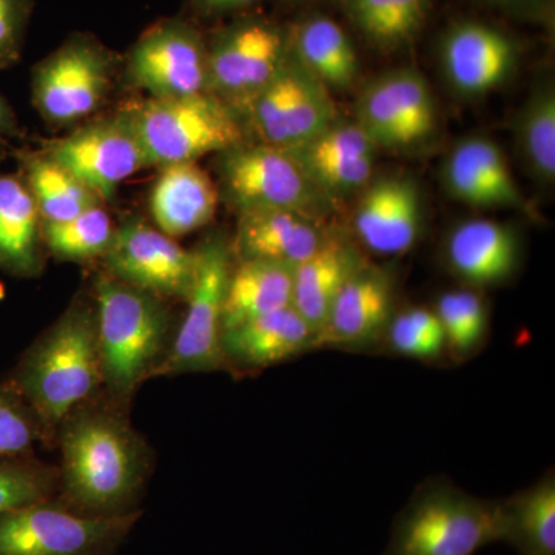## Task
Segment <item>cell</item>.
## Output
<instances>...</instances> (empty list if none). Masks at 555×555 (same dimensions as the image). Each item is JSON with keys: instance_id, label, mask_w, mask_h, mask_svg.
Listing matches in <instances>:
<instances>
[{"instance_id": "1", "label": "cell", "mask_w": 555, "mask_h": 555, "mask_svg": "<svg viewBox=\"0 0 555 555\" xmlns=\"http://www.w3.org/2000/svg\"><path fill=\"white\" fill-rule=\"evenodd\" d=\"M53 444L61 452L54 496L61 506L89 518L141 513L155 456L129 411L100 393L62 420Z\"/></svg>"}, {"instance_id": "2", "label": "cell", "mask_w": 555, "mask_h": 555, "mask_svg": "<svg viewBox=\"0 0 555 555\" xmlns=\"http://www.w3.org/2000/svg\"><path fill=\"white\" fill-rule=\"evenodd\" d=\"M11 385L38 416L43 444L73 409L102 393V367L93 298H76L24 353Z\"/></svg>"}, {"instance_id": "3", "label": "cell", "mask_w": 555, "mask_h": 555, "mask_svg": "<svg viewBox=\"0 0 555 555\" xmlns=\"http://www.w3.org/2000/svg\"><path fill=\"white\" fill-rule=\"evenodd\" d=\"M94 313L102 367V393L130 411L139 387L169 353L177 326L167 299L102 272L94 280Z\"/></svg>"}, {"instance_id": "4", "label": "cell", "mask_w": 555, "mask_h": 555, "mask_svg": "<svg viewBox=\"0 0 555 555\" xmlns=\"http://www.w3.org/2000/svg\"><path fill=\"white\" fill-rule=\"evenodd\" d=\"M496 542L499 500L437 478L420 486L398 514L386 555H476Z\"/></svg>"}, {"instance_id": "5", "label": "cell", "mask_w": 555, "mask_h": 555, "mask_svg": "<svg viewBox=\"0 0 555 555\" xmlns=\"http://www.w3.org/2000/svg\"><path fill=\"white\" fill-rule=\"evenodd\" d=\"M149 167L198 163L243 144L241 115L211 93L149 98L129 107Z\"/></svg>"}, {"instance_id": "6", "label": "cell", "mask_w": 555, "mask_h": 555, "mask_svg": "<svg viewBox=\"0 0 555 555\" xmlns=\"http://www.w3.org/2000/svg\"><path fill=\"white\" fill-rule=\"evenodd\" d=\"M118 67L100 39L75 33L33 68V104L51 127L82 122L107 101Z\"/></svg>"}, {"instance_id": "7", "label": "cell", "mask_w": 555, "mask_h": 555, "mask_svg": "<svg viewBox=\"0 0 555 555\" xmlns=\"http://www.w3.org/2000/svg\"><path fill=\"white\" fill-rule=\"evenodd\" d=\"M218 175L222 196L238 214L283 208L323 222L335 206L287 150L261 142L219 153Z\"/></svg>"}, {"instance_id": "8", "label": "cell", "mask_w": 555, "mask_h": 555, "mask_svg": "<svg viewBox=\"0 0 555 555\" xmlns=\"http://www.w3.org/2000/svg\"><path fill=\"white\" fill-rule=\"evenodd\" d=\"M196 254V273L188 312L155 378L225 371L221 350L222 309L233 269L232 244L222 235L204 240Z\"/></svg>"}, {"instance_id": "9", "label": "cell", "mask_w": 555, "mask_h": 555, "mask_svg": "<svg viewBox=\"0 0 555 555\" xmlns=\"http://www.w3.org/2000/svg\"><path fill=\"white\" fill-rule=\"evenodd\" d=\"M141 513L89 518L56 500L0 514V555H118Z\"/></svg>"}, {"instance_id": "10", "label": "cell", "mask_w": 555, "mask_h": 555, "mask_svg": "<svg viewBox=\"0 0 555 555\" xmlns=\"http://www.w3.org/2000/svg\"><path fill=\"white\" fill-rule=\"evenodd\" d=\"M42 152L72 171L102 201L115 199L124 181L147 169V158L129 108L82 124Z\"/></svg>"}, {"instance_id": "11", "label": "cell", "mask_w": 555, "mask_h": 555, "mask_svg": "<svg viewBox=\"0 0 555 555\" xmlns=\"http://www.w3.org/2000/svg\"><path fill=\"white\" fill-rule=\"evenodd\" d=\"M124 76L149 98L208 93L207 40L181 17L156 22L131 46Z\"/></svg>"}, {"instance_id": "12", "label": "cell", "mask_w": 555, "mask_h": 555, "mask_svg": "<svg viewBox=\"0 0 555 555\" xmlns=\"http://www.w3.org/2000/svg\"><path fill=\"white\" fill-rule=\"evenodd\" d=\"M208 49V93L243 115L287 60V36L262 20L236 22Z\"/></svg>"}, {"instance_id": "13", "label": "cell", "mask_w": 555, "mask_h": 555, "mask_svg": "<svg viewBox=\"0 0 555 555\" xmlns=\"http://www.w3.org/2000/svg\"><path fill=\"white\" fill-rule=\"evenodd\" d=\"M243 115L261 144L281 150L306 144L338 120L332 91L288 56Z\"/></svg>"}, {"instance_id": "14", "label": "cell", "mask_w": 555, "mask_h": 555, "mask_svg": "<svg viewBox=\"0 0 555 555\" xmlns=\"http://www.w3.org/2000/svg\"><path fill=\"white\" fill-rule=\"evenodd\" d=\"M101 261L109 276L167 301H185L195 281V250H185L139 218L129 217L116 225Z\"/></svg>"}, {"instance_id": "15", "label": "cell", "mask_w": 555, "mask_h": 555, "mask_svg": "<svg viewBox=\"0 0 555 555\" xmlns=\"http://www.w3.org/2000/svg\"><path fill=\"white\" fill-rule=\"evenodd\" d=\"M356 109V122L377 149L414 147L437 129L433 90L414 68L393 69L371 80Z\"/></svg>"}, {"instance_id": "16", "label": "cell", "mask_w": 555, "mask_h": 555, "mask_svg": "<svg viewBox=\"0 0 555 555\" xmlns=\"http://www.w3.org/2000/svg\"><path fill=\"white\" fill-rule=\"evenodd\" d=\"M396 312L397 280L392 270L364 262L335 299L318 347L364 350L379 346Z\"/></svg>"}, {"instance_id": "17", "label": "cell", "mask_w": 555, "mask_h": 555, "mask_svg": "<svg viewBox=\"0 0 555 555\" xmlns=\"http://www.w3.org/2000/svg\"><path fill=\"white\" fill-rule=\"evenodd\" d=\"M361 246L382 257H401L418 243L423 232L420 190L412 179H372L363 189L353 215Z\"/></svg>"}, {"instance_id": "18", "label": "cell", "mask_w": 555, "mask_h": 555, "mask_svg": "<svg viewBox=\"0 0 555 555\" xmlns=\"http://www.w3.org/2000/svg\"><path fill=\"white\" fill-rule=\"evenodd\" d=\"M518 49L505 33L480 22H463L444 36L441 67L449 86L480 98L506 83L516 72Z\"/></svg>"}, {"instance_id": "19", "label": "cell", "mask_w": 555, "mask_h": 555, "mask_svg": "<svg viewBox=\"0 0 555 555\" xmlns=\"http://www.w3.org/2000/svg\"><path fill=\"white\" fill-rule=\"evenodd\" d=\"M443 259L465 287H499L509 283L520 269V236L513 225L495 219H467L449 232Z\"/></svg>"}, {"instance_id": "20", "label": "cell", "mask_w": 555, "mask_h": 555, "mask_svg": "<svg viewBox=\"0 0 555 555\" xmlns=\"http://www.w3.org/2000/svg\"><path fill=\"white\" fill-rule=\"evenodd\" d=\"M377 145L357 122L332 124L315 138L287 150L328 198L366 188L374 177Z\"/></svg>"}, {"instance_id": "21", "label": "cell", "mask_w": 555, "mask_h": 555, "mask_svg": "<svg viewBox=\"0 0 555 555\" xmlns=\"http://www.w3.org/2000/svg\"><path fill=\"white\" fill-rule=\"evenodd\" d=\"M443 182L449 195L467 206L529 211L505 153L492 139H462L444 160Z\"/></svg>"}, {"instance_id": "22", "label": "cell", "mask_w": 555, "mask_h": 555, "mask_svg": "<svg viewBox=\"0 0 555 555\" xmlns=\"http://www.w3.org/2000/svg\"><path fill=\"white\" fill-rule=\"evenodd\" d=\"M312 349L315 331L292 306L225 328L221 337L225 371L235 374L264 371Z\"/></svg>"}, {"instance_id": "23", "label": "cell", "mask_w": 555, "mask_h": 555, "mask_svg": "<svg viewBox=\"0 0 555 555\" xmlns=\"http://www.w3.org/2000/svg\"><path fill=\"white\" fill-rule=\"evenodd\" d=\"M332 233L323 222L283 208L240 211L233 258L262 259L297 268L312 257Z\"/></svg>"}, {"instance_id": "24", "label": "cell", "mask_w": 555, "mask_h": 555, "mask_svg": "<svg viewBox=\"0 0 555 555\" xmlns=\"http://www.w3.org/2000/svg\"><path fill=\"white\" fill-rule=\"evenodd\" d=\"M219 190L196 163L163 167L152 192L150 215L170 238L206 228L217 214Z\"/></svg>"}, {"instance_id": "25", "label": "cell", "mask_w": 555, "mask_h": 555, "mask_svg": "<svg viewBox=\"0 0 555 555\" xmlns=\"http://www.w3.org/2000/svg\"><path fill=\"white\" fill-rule=\"evenodd\" d=\"M364 262L367 259L360 247L332 233L312 257L294 268L292 308L305 318L318 338L343 286Z\"/></svg>"}, {"instance_id": "26", "label": "cell", "mask_w": 555, "mask_h": 555, "mask_svg": "<svg viewBox=\"0 0 555 555\" xmlns=\"http://www.w3.org/2000/svg\"><path fill=\"white\" fill-rule=\"evenodd\" d=\"M46 255L42 218L27 182L0 173V269L17 278L39 276Z\"/></svg>"}, {"instance_id": "27", "label": "cell", "mask_w": 555, "mask_h": 555, "mask_svg": "<svg viewBox=\"0 0 555 555\" xmlns=\"http://www.w3.org/2000/svg\"><path fill=\"white\" fill-rule=\"evenodd\" d=\"M287 56L332 93L349 90L360 72L356 47L328 17L302 22L287 38Z\"/></svg>"}, {"instance_id": "28", "label": "cell", "mask_w": 555, "mask_h": 555, "mask_svg": "<svg viewBox=\"0 0 555 555\" xmlns=\"http://www.w3.org/2000/svg\"><path fill=\"white\" fill-rule=\"evenodd\" d=\"M294 268L262 259L233 266L222 309V332L292 306Z\"/></svg>"}, {"instance_id": "29", "label": "cell", "mask_w": 555, "mask_h": 555, "mask_svg": "<svg viewBox=\"0 0 555 555\" xmlns=\"http://www.w3.org/2000/svg\"><path fill=\"white\" fill-rule=\"evenodd\" d=\"M500 542L518 555H555V477L553 470L524 491L499 500Z\"/></svg>"}, {"instance_id": "30", "label": "cell", "mask_w": 555, "mask_h": 555, "mask_svg": "<svg viewBox=\"0 0 555 555\" xmlns=\"http://www.w3.org/2000/svg\"><path fill=\"white\" fill-rule=\"evenodd\" d=\"M25 182L42 218V222H61L78 217L102 201L80 179L46 153L24 152L20 155Z\"/></svg>"}, {"instance_id": "31", "label": "cell", "mask_w": 555, "mask_h": 555, "mask_svg": "<svg viewBox=\"0 0 555 555\" xmlns=\"http://www.w3.org/2000/svg\"><path fill=\"white\" fill-rule=\"evenodd\" d=\"M514 137L526 170L543 185L555 179V91L540 83L529 94L514 124Z\"/></svg>"}, {"instance_id": "32", "label": "cell", "mask_w": 555, "mask_h": 555, "mask_svg": "<svg viewBox=\"0 0 555 555\" xmlns=\"http://www.w3.org/2000/svg\"><path fill=\"white\" fill-rule=\"evenodd\" d=\"M433 309L443 328L449 357L467 360L485 346L491 321L481 291L462 287L444 292Z\"/></svg>"}, {"instance_id": "33", "label": "cell", "mask_w": 555, "mask_h": 555, "mask_svg": "<svg viewBox=\"0 0 555 555\" xmlns=\"http://www.w3.org/2000/svg\"><path fill=\"white\" fill-rule=\"evenodd\" d=\"M116 225L105 208L91 207L78 217L61 222H42L47 254L61 261L87 262L107 254Z\"/></svg>"}, {"instance_id": "34", "label": "cell", "mask_w": 555, "mask_h": 555, "mask_svg": "<svg viewBox=\"0 0 555 555\" xmlns=\"http://www.w3.org/2000/svg\"><path fill=\"white\" fill-rule=\"evenodd\" d=\"M429 0H349L353 21L383 47L406 42L422 27Z\"/></svg>"}, {"instance_id": "35", "label": "cell", "mask_w": 555, "mask_h": 555, "mask_svg": "<svg viewBox=\"0 0 555 555\" xmlns=\"http://www.w3.org/2000/svg\"><path fill=\"white\" fill-rule=\"evenodd\" d=\"M379 346L411 360L438 361L447 356V339L434 309L423 306L397 310Z\"/></svg>"}, {"instance_id": "36", "label": "cell", "mask_w": 555, "mask_h": 555, "mask_svg": "<svg viewBox=\"0 0 555 555\" xmlns=\"http://www.w3.org/2000/svg\"><path fill=\"white\" fill-rule=\"evenodd\" d=\"M57 480V466L40 462L33 454L0 456V514L54 500Z\"/></svg>"}, {"instance_id": "37", "label": "cell", "mask_w": 555, "mask_h": 555, "mask_svg": "<svg viewBox=\"0 0 555 555\" xmlns=\"http://www.w3.org/2000/svg\"><path fill=\"white\" fill-rule=\"evenodd\" d=\"M43 443L38 416L11 383L0 385V456L33 454V447Z\"/></svg>"}, {"instance_id": "38", "label": "cell", "mask_w": 555, "mask_h": 555, "mask_svg": "<svg viewBox=\"0 0 555 555\" xmlns=\"http://www.w3.org/2000/svg\"><path fill=\"white\" fill-rule=\"evenodd\" d=\"M35 0H0V69L21 61Z\"/></svg>"}, {"instance_id": "39", "label": "cell", "mask_w": 555, "mask_h": 555, "mask_svg": "<svg viewBox=\"0 0 555 555\" xmlns=\"http://www.w3.org/2000/svg\"><path fill=\"white\" fill-rule=\"evenodd\" d=\"M199 13L218 14L243 10L254 5L258 0H189Z\"/></svg>"}, {"instance_id": "40", "label": "cell", "mask_w": 555, "mask_h": 555, "mask_svg": "<svg viewBox=\"0 0 555 555\" xmlns=\"http://www.w3.org/2000/svg\"><path fill=\"white\" fill-rule=\"evenodd\" d=\"M17 133H20V122L16 115L5 98L0 94V138L16 137Z\"/></svg>"}, {"instance_id": "41", "label": "cell", "mask_w": 555, "mask_h": 555, "mask_svg": "<svg viewBox=\"0 0 555 555\" xmlns=\"http://www.w3.org/2000/svg\"><path fill=\"white\" fill-rule=\"evenodd\" d=\"M489 2H514V0H489Z\"/></svg>"}]
</instances>
